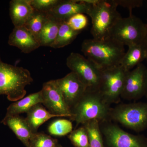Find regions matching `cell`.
Segmentation results:
<instances>
[{"label": "cell", "instance_id": "obj_27", "mask_svg": "<svg viewBox=\"0 0 147 147\" xmlns=\"http://www.w3.org/2000/svg\"><path fill=\"white\" fill-rule=\"evenodd\" d=\"M65 22L74 30L82 32L88 26V20L84 13H79L71 16Z\"/></svg>", "mask_w": 147, "mask_h": 147}, {"label": "cell", "instance_id": "obj_3", "mask_svg": "<svg viewBox=\"0 0 147 147\" xmlns=\"http://www.w3.org/2000/svg\"><path fill=\"white\" fill-rule=\"evenodd\" d=\"M33 82L28 69L5 63L0 57V95H5L9 101L16 102L25 96V88Z\"/></svg>", "mask_w": 147, "mask_h": 147}, {"label": "cell", "instance_id": "obj_13", "mask_svg": "<svg viewBox=\"0 0 147 147\" xmlns=\"http://www.w3.org/2000/svg\"><path fill=\"white\" fill-rule=\"evenodd\" d=\"M8 44L25 54L31 53L40 46L37 38L24 26L14 27L9 35Z\"/></svg>", "mask_w": 147, "mask_h": 147}, {"label": "cell", "instance_id": "obj_25", "mask_svg": "<svg viewBox=\"0 0 147 147\" xmlns=\"http://www.w3.org/2000/svg\"><path fill=\"white\" fill-rule=\"evenodd\" d=\"M68 137L75 147H90L88 135L84 125L72 130Z\"/></svg>", "mask_w": 147, "mask_h": 147}, {"label": "cell", "instance_id": "obj_6", "mask_svg": "<svg viewBox=\"0 0 147 147\" xmlns=\"http://www.w3.org/2000/svg\"><path fill=\"white\" fill-rule=\"evenodd\" d=\"M146 31V24L129 13L128 17H121L118 20L111 29L108 38L128 47L142 44Z\"/></svg>", "mask_w": 147, "mask_h": 147}, {"label": "cell", "instance_id": "obj_29", "mask_svg": "<svg viewBox=\"0 0 147 147\" xmlns=\"http://www.w3.org/2000/svg\"><path fill=\"white\" fill-rule=\"evenodd\" d=\"M118 6L128 9L129 13H132V9L140 7L143 5L144 1L142 0H115Z\"/></svg>", "mask_w": 147, "mask_h": 147}, {"label": "cell", "instance_id": "obj_7", "mask_svg": "<svg viewBox=\"0 0 147 147\" xmlns=\"http://www.w3.org/2000/svg\"><path fill=\"white\" fill-rule=\"evenodd\" d=\"M106 147H147V138L123 130L112 121L99 122Z\"/></svg>", "mask_w": 147, "mask_h": 147}, {"label": "cell", "instance_id": "obj_22", "mask_svg": "<svg viewBox=\"0 0 147 147\" xmlns=\"http://www.w3.org/2000/svg\"><path fill=\"white\" fill-rule=\"evenodd\" d=\"M83 125L86 129L88 132L90 147H105L99 121L96 119L91 120Z\"/></svg>", "mask_w": 147, "mask_h": 147}, {"label": "cell", "instance_id": "obj_2", "mask_svg": "<svg viewBox=\"0 0 147 147\" xmlns=\"http://www.w3.org/2000/svg\"><path fill=\"white\" fill-rule=\"evenodd\" d=\"M103 99L98 90L87 89L81 99L71 108L70 119L76 122V126L91 120L99 122L110 120L111 108Z\"/></svg>", "mask_w": 147, "mask_h": 147}, {"label": "cell", "instance_id": "obj_8", "mask_svg": "<svg viewBox=\"0 0 147 147\" xmlns=\"http://www.w3.org/2000/svg\"><path fill=\"white\" fill-rule=\"evenodd\" d=\"M66 63L87 89L99 90L101 70L91 61L79 53H71L67 58Z\"/></svg>", "mask_w": 147, "mask_h": 147}, {"label": "cell", "instance_id": "obj_11", "mask_svg": "<svg viewBox=\"0 0 147 147\" xmlns=\"http://www.w3.org/2000/svg\"><path fill=\"white\" fill-rule=\"evenodd\" d=\"M146 68L144 65L141 63L126 72L121 98L136 100L144 96Z\"/></svg>", "mask_w": 147, "mask_h": 147}, {"label": "cell", "instance_id": "obj_17", "mask_svg": "<svg viewBox=\"0 0 147 147\" xmlns=\"http://www.w3.org/2000/svg\"><path fill=\"white\" fill-rule=\"evenodd\" d=\"M42 102L41 90L31 94L11 104L7 109L4 117L19 115L22 113H27L34 105L39 103L42 104Z\"/></svg>", "mask_w": 147, "mask_h": 147}, {"label": "cell", "instance_id": "obj_31", "mask_svg": "<svg viewBox=\"0 0 147 147\" xmlns=\"http://www.w3.org/2000/svg\"><path fill=\"white\" fill-rule=\"evenodd\" d=\"M147 99V67L146 70V79H145V95Z\"/></svg>", "mask_w": 147, "mask_h": 147}, {"label": "cell", "instance_id": "obj_19", "mask_svg": "<svg viewBox=\"0 0 147 147\" xmlns=\"http://www.w3.org/2000/svg\"><path fill=\"white\" fill-rule=\"evenodd\" d=\"M27 114L26 120L34 133L37 132L40 126L46 121L53 118L61 117L50 113L41 103L34 105Z\"/></svg>", "mask_w": 147, "mask_h": 147}, {"label": "cell", "instance_id": "obj_32", "mask_svg": "<svg viewBox=\"0 0 147 147\" xmlns=\"http://www.w3.org/2000/svg\"><path fill=\"white\" fill-rule=\"evenodd\" d=\"M57 147H62L61 146H59V145H58Z\"/></svg>", "mask_w": 147, "mask_h": 147}, {"label": "cell", "instance_id": "obj_10", "mask_svg": "<svg viewBox=\"0 0 147 147\" xmlns=\"http://www.w3.org/2000/svg\"><path fill=\"white\" fill-rule=\"evenodd\" d=\"M41 91L42 104L49 112L61 117L71 118L72 114L71 109L66 103L56 80H50L44 83Z\"/></svg>", "mask_w": 147, "mask_h": 147}, {"label": "cell", "instance_id": "obj_5", "mask_svg": "<svg viewBox=\"0 0 147 147\" xmlns=\"http://www.w3.org/2000/svg\"><path fill=\"white\" fill-rule=\"evenodd\" d=\"M110 118L136 132L144 131L147 128V102L119 104L111 108Z\"/></svg>", "mask_w": 147, "mask_h": 147}, {"label": "cell", "instance_id": "obj_20", "mask_svg": "<svg viewBox=\"0 0 147 147\" xmlns=\"http://www.w3.org/2000/svg\"><path fill=\"white\" fill-rule=\"evenodd\" d=\"M62 22L49 14L48 19L38 36V40L40 46L52 47Z\"/></svg>", "mask_w": 147, "mask_h": 147}, {"label": "cell", "instance_id": "obj_21", "mask_svg": "<svg viewBox=\"0 0 147 147\" xmlns=\"http://www.w3.org/2000/svg\"><path fill=\"white\" fill-rule=\"evenodd\" d=\"M81 32L74 30L68 26L65 21L61 24L57 38L52 48H62L69 45L76 39Z\"/></svg>", "mask_w": 147, "mask_h": 147}, {"label": "cell", "instance_id": "obj_18", "mask_svg": "<svg viewBox=\"0 0 147 147\" xmlns=\"http://www.w3.org/2000/svg\"><path fill=\"white\" fill-rule=\"evenodd\" d=\"M146 58V54L142 44L128 46V50L124 55L120 65L127 71L136 67Z\"/></svg>", "mask_w": 147, "mask_h": 147}, {"label": "cell", "instance_id": "obj_24", "mask_svg": "<svg viewBox=\"0 0 147 147\" xmlns=\"http://www.w3.org/2000/svg\"><path fill=\"white\" fill-rule=\"evenodd\" d=\"M73 125L71 122L65 119H58L53 121L48 127L49 134L54 136H65L72 131Z\"/></svg>", "mask_w": 147, "mask_h": 147}, {"label": "cell", "instance_id": "obj_1", "mask_svg": "<svg viewBox=\"0 0 147 147\" xmlns=\"http://www.w3.org/2000/svg\"><path fill=\"white\" fill-rule=\"evenodd\" d=\"M82 51L100 69L120 65L125 54L124 46L110 38L102 40H85Z\"/></svg>", "mask_w": 147, "mask_h": 147}, {"label": "cell", "instance_id": "obj_12", "mask_svg": "<svg viewBox=\"0 0 147 147\" xmlns=\"http://www.w3.org/2000/svg\"><path fill=\"white\" fill-rule=\"evenodd\" d=\"M56 80L66 103L71 110L84 95L87 87L71 71L63 78Z\"/></svg>", "mask_w": 147, "mask_h": 147}, {"label": "cell", "instance_id": "obj_26", "mask_svg": "<svg viewBox=\"0 0 147 147\" xmlns=\"http://www.w3.org/2000/svg\"><path fill=\"white\" fill-rule=\"evenodd\" d=\"M57 141L42 132H36L30 141L29 147H57Z\"/></svg>", "mask_w": 147, "mask_h": 147}, {"label": "cell", "instance_id": "obj_4", "mask_svg": "<svg viewBox=\"0 0 147 147\" xmlns=\"http://www.w3.org/2000/svg\"><path fill=\"white\" fill-rule=\"evenodd\" d=\"M118 6L115 0H98L91 5L87 14L91 19V33L93 39L108 38L111 29L122 17L117 10Z\"/></svg>", "mask_w": 147, "mask_h": 147}, {"label": "cell", "instance_id": "obj_23", "mask_svg": "<svg viewBox=\"0 0 147 147\" xmlns=\"http://www.w3.org/2000/svg\"><path fill=\"white\" fill-rule=\"evenodd\" d=\"M48 17L49 14L48 13L34 10L24 26L31 32L38 40L40 33Z\"/></svg>", "mask_w": 147, "mask_h": 147}, {"label": "cell", "instance_id": "obj_30", "mask_svg": "<svg viewBox=\"0 0 147 147\" xmlns=\"http://www.w3.org/2000/svg\"><path fill=\"white\" fill-rule=\"evenodd\" d=\"M146 27H147V31L146 33V36L144 40H143V42L142 43V45L144 48L145 51H146V59L147 60V24H146Z\"/></svg>", "mask_w": 147, "mask_h": 147}, {"label": "cell", "instance_id": "obj_28", "mask_svg": "<svg viewBox=\"0 0 147 147\" xmlns=\"http://www.w3.org/2000/svg\"><path fill=\"white\" fill-rule=\"evenodd\" d=\"M60 0H30L32 7L35 10L49 13Z\"/></svg>", "mask_w": 147, "mask_h": 147}, {"label": "cell", "instance_id": "obj_14", "mask_svg": "<svg viewBox=\"0 0 147 147\" xmlns=\"http://www.w3.org/2000/svg\"><path fill=\"white\" fill-rule=\"evenodd\" d=\"M90 6L83 0H60L48 13L61 22H64L77 13L88 14Z\"/></svg>", "mask_w": 147, "mask_h": 147}, {"label": "cell", "instance_id": "obj_16", "mask_svg": "<svg viewBox=\"0 0 147 147\" xmlns=\"http://www.w3.org/2000/svg\"><path fill=\"white\" fill-rule=\"evenodd\" d=\"M34 11L30 0H12L9 3V15L14 27L24 26Z\"/></svg>", "mask_w": 147, "mask_h": 147}, {"label": "cell", "instance_id": "obj_9", "mask_svg": "<svg viewBox=\"0 0 147 147\" xmlns=\"http://www.w3.org/2000/svg\"><path fill=\"white\" fill-rule=\"evenodd\" d=\"M101 78L99 91L109 105L118 103L127 71L120 65L100 69Z\"/></svg>", "mask_w": 147, "mask_h": 147}, {"label": "cell", "instance_id": "obj_15", "mask_svg": "<svg viewBox=\"0 0 147 147\" xmlns=\"http://www.w3.org/2000/svg\"><path fill=\"white\" fill-rule=\"evenodd\" d=\"M1 123L8 126L26 147H30V141L35 133L26 119L19 115L11 116L4 118Z\"/></svg>", "mask_w": 147, "mask_h": 147}]
</instances>
